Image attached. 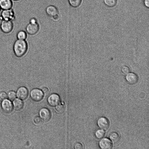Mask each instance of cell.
<instances>
[{"mask_svg":"<svg viewBox=\"0 0 149 149\" xmlns=\"http://www.w3.org/2000/svg\"><path fill=\"white\" fill-rule=\"evenodd\" d=\"M45 12L47 15L51 18L59 13L57 8L53 5L48 6L46 8Z\"/></svg>","mask_w":149,"mask_h":149,"instance_id":"9","label":"cell"},{"mask_svg":"<svg viewBox=\"0 0 149 149\" xmlns=\"http://www.w3.org/2000/svg\"><path fill=\"white\" fill-rule=\"evenodd\" d=\"M56 111L59 113H62L65 110V107L63 105L59 104L56 105Z\"/></svg>","mask_w":149,"mask_h":149,"instance_id":"21","label":"cell"},{"mask_svg":"<svg viewBox=\"0 0 149 149\" xmlns=\"http://www.w3.org/2000/svg\"><path fill=\"white\" fill-rule=\"evenodd\" d=\"M60 18V15L59 13L52 18L51 19L54 21H57Z\"/></svg>","mask_w":149,"mask_h":149,"instance_id":"27","label":"cell"},{"mask_svg":"<svg viewBox=\"0 0 149 149\" xmlns=\"http://www.w3.org/2000/svg\"><path fill=\"white\" fill-rule=\"evenodd\" d=\"M144 3L146 6L149 7V0H145Z\"/></svg>","mask_w":149,"mask_h":149,"instance_id":"30","label":"cell"},{"mask_svg":"<svg viewBox=\"0 0 149 149\" xmlns=\"http://www.w3.org/2000/svg\"><path fill=\"white\" fill-rule=\"evenodd\" d=\"M109 138L114 143L118 142L120 139L119 134L116 132H113L111 134Z\"/></svg>","mask_w":149,"mask_h":149,"instance_id":"17","label":"cell"},{"mask_svg":"<svg viewBox=\"0 0 149 149\" xmlns=\"http://www.w3.org/2000/svg\"><path fill=\"white\" fill-rule=\"evenodd\" d=\"M1 10V8L0 7V11Z\"/></svg>","mask_w":149,"mask_h":149,"instance_id":"33","label":"cell"},{"mask_svg":"<svg viewBox=\"0 0 149 149\" xmlns=\"http://www.w3.org/2000/svg\"><path fill=\"white\" fill-rule=\"evenodd\" d=\"M97 123L98 126L100 128L104 130L108 129L109 126L108 120L104 117L100 118L97 120Z\"/></svg>","mask_w":149,"mask_h":149,"instance_id":"10","label":"cell"},{"mask_svg":"<svg viewBox=\"0 0 149 149\" xmlns=\"http://www.w3.org/2000/svg\"><path fill=\"white\" fill-rule=\"evenodd\" d=\"M15 109L17 110H21L23 107L24 104L22 101L18 99H15L13 102Z\"/></svg>","mask_w":149,"mask_h":149,"instance_id":"15","label":"cell"},{"mask_svg":"<svg viewBox=\"0 0 149 149\" xmlns=\"http://www.w3.org/2000/svg\"><path fill=\"white\" fill-rule=\"evenodd\" d=\"M70 5L72 7L77 8L81 4L82 0H68Z\"/></svg>","mask_w":149,"mask_h":149,"instance_id":"18","label":"cell"},{"mask_svg":"<svg viewBox=\"0 0 149 149\" xmlns=\"http://www.w3.org/2000/svg\"><path fill=\"white\" fill-rule=\"evenodd\" d=\"M1 31L5 33H10L13 28V21L10 20H3L0 24Z\"/></svg>","mask_w":149,"mask_h":149,"instance_id":"2","label":"cell"},{"mask_svg":"<svg viewBox=\"0 0 149 149\" xmlns=\"http://www.w3.org/2000/svg\"><path fill=\"white\" fill-rule=\"evenodd\" d=\"M126 80L128 83L133 84L137 83L138 80V77L135 73L132 72L129 73L126 75Z\"/></svg>","mask_w":149,"mask_h":149,"instance_id":"13","label":"cell"},{"mask_svg":"<svg viewBox=\"0 0 149 149\" xmlns=\"http://www.w3.org/2000/svg\"><path fill=\"white\" fill-rule=\"evenodd\" d=\"M3 18L1 15H0V24L3 20Z\"/></svg>","mask_w":149,"mask_h":149,"instance_id":"31","label":"cell"},{"mask_svg":"<svg viewBox=\"0 0 149 149\" xmlns=\"http://www.w3.org/2000/svg\"><path fill=\"white\" fill-rule=\"evenodd\" d=\"M37 19L34 17H32L29 20V23L32 24H34L37 23Z\"/></svg>","mask_w":149,"mask_h":149,"instance_id":"28","label":"cell"},{"mask_svg":"<svg viewBox=\"0 0 149 149\" xmlns=\"http://www.w3.org/2000/svg\"><path fill=\"white\" fill-rule=\"evenodd\" d=\"M39 113L41 118L45 122L48 121L51 118V113L49 110L47 108L41 109Z\"/></svg>","mask_w":149,"mask_h":149,"instance_id":"7","label":"cell"},{"mask_svg":"<svg viewBox=\"0 0 149 149\" xmlns=\"http://www.w3.org/2000/svg\"><path fill=\"white\" fill-rule=\"evenodd\" d=\"M28 49V45L25 40L17 39L14 42L13 46V52L17 57L24 56L26 53Z\"/></svg>","mask_w":149,"mask_h":149,"instance_id":"1","label":"cell"},{"mask_svg":"<svg viewBox=\"0 0 149 149\" xmlns=\"http://www.w3.org/2000/svg\"><path fill=\"white\" fill-rule=\"evenodd\" d=\"M105 132L102 130H98L95 132V135L96 137L99 139L103 138L105 135Z\"/></svg>","mask_w":149,"mask_h":149,"instance_id":"19","label":"cell"},{"mask_svg":"<svg viewBox=\"0 0 149 149\" xmlns=\"http://www.w3.org/2000/svg\"><path fill=\"white\" fill-rule=\"evenodd\" d=\"M99 145L100 147L102 149H110L112 147L111 141L107 138L102 139L99 142Z\"/></svg>","mask_w":149,"mask_h":149,"instance_id":"12","label":"cell"},{"mask_svg":"<svg viewBox=\"0 0 149 149\" xmlns=\"http://www.w3.org/2000/svg\"><path fill=\"white\" fill-rule=\"evenodd\" d=\"M1 15L3 20L13 21L15 19V13L12 8L2 10Z\"/></svg>","mask_w":149,"mask_h":149,"instance_id":"3","label":"cell"},{"mask_svg":"<svg viewBox=\"0 0 149 149\" xmlns=\"http://www.w3.org/2000/svg\"><path fill=\"white\" fill-rule=\"evenodd\" d=\"M30 95L33 100L36 102L41 100L43 98L44 94L42 91L38 88H34L31 91Z\"/></svg>","mask_w":149,"mask_h":149,"instance_id":"4","label":"cell"},{"mask_svg":"<svg viewBox=\"0 0 149 149\" xmlns=\"http://www.w3.org/2000/svg\"><path fill=\"white\" fill-rule=\"evenodd\" d=\"M42 91L44 93H46L48 92L49 90L46 87H44L42 88Z\"/></svg>","mask_w":149,"mask_h":149,"instance_id":"29","label":"cell"},{"mask_svg":"<svg viewBox=\"0 0 149 149\" xmlns=\"http://www.w3.org/2000/svg\"><path fill=\"white\" fill-rule=\"evenodd\" d=\"M47 101L49 104L52 107H54L58 104L60 101L59 96L56 94H52L48 97Z\"/></svg>","mask_w":149,"mask_h":149,"instance_id":"6","label":"cell"},{"mask_svg":"<svg viewBox=\"0 0 149 149\" xmlns=\"http://www.w3.org/2000/svg\"><path fill=\"white\" fill-rule=\"evenodd\" d=\"M34 122L35 124L38 125H41L42 121L41 118L39 117H36L34 119Z\"/></svg>","mask_w":149,"mask_h":149,"instance_id":"24","label":"cell"},{"mask_svg":"<svg viewBox=\"0 0 149 149\" xmlns=\"http://www.w3.org/2000/svg\"><path fill=\"white\" fill-rule=\"evenodd\" d=\"M16 37L17 39L25 40L27 37L26 32L24 30H20L17 32Z\"/></svg>","mask_w":149,"mask_h":149,"instance_id":"16","label":"cell"},{"mask_svg":"<svg viewBox=\"0 0 149 149\" xmlns=\"http://www.w3.org/2000/svg\"><path fill=\"white\" fill-rule=\"evenodd\" d=\"M26 32L29 34L33 35L36 34L39 29V25L38 23L34 24L29 23L25 28Z\"/></svg>","mask_w":149,"mask_h":149,"instance_id":"5","label":"cell"},{"mask_svg":"<svg viewBox=\"0 0 149 149\" xmlns=\"http://www.w3.org/2000/svg\"><path fill=\"white\" fill-rule=\"evenodd\" d=\"M28 95V91L26 88L24 86L19 87L17 91V95L19 99L22 100L26 99Z\"/></svg>","mask_w":149,"mask_h":149,"instance_id":"11","label":"cell"},{"mask_svg":"<svg viewBox=\"0 0 149 149\" xmlns=\"http://www.w3.org/2000/svg\"><path fill=\"white\" fill-rule=\"evenodd\" d=\"M1 107L3 110L6 113L11 112L13 110V105L9 100L5 99L2 101Z\"/></svg>","mask_w":149,"mask_h":149,"instance_id":"8","label":"cell"},{"mask_svg":"<svg viewBox=\"0 0 149 149\" xmlns=\"http://www.w3.org/2000/svg\"><path fill=\"white\" fill-rule=\"evenodd\" d=\"M74 148L75 149H82L83 148V147L81 143L77 142L75 144Z\"/></svg>","mask_w":149,"mask_h":149,"instance_id":"25","label":"cell"},{"mask_svg":"<svg viewBox=\"0 0 149 149\" xmlns=\"http://www.w3.org/2000/svg\"><path fill=\"white\" fill-rule=\"evenodd\" d=\"M8 97L10 100H14L16 97L15 93L13 91H10L8 93Z\"/></svg>","mask_w":149,"mask_h":149,"instance_id":"23","label":"cell"},{"mask_svg":"<svg viewBox=\"0 0 149 149\" xmlns=\"http://www.w3.org/2000/svg\"><path fill=\"white\" fill-rule=\"evenodd\" d=\"M13 6L12 0H0V7L2 10L11 9Z\"/></svg>","mask_w":149,"mask_h":149,"instance_id":"14","label":"cell"},{"mask_svg":"<svg viewBox=\"0 0 149 149\" xmlns=\"http://www.w3.org/2000/svg\"><path fill=\"white\" fill-rule=\"evenodd\" d=\"M13 0L15 1H18L20 0Z\"/></svg>","mask_w":149,"mask_h":149,"instance_id":"32","label":"cell"},{"mask_svg":"<svg viewBox=\"0 0 149 149\" xmlns=\"http://www.w3.org/2000/svg\"><path fill=\"white\" fill-rule=\"evenodd\" d=\"M121 71L124 75H127L130 72V70L128 67L126 66H124L121 68Z\"/></svg>","mask_w":149,"mask_h":149,"instance_id":"22","label":"cell"},{"mask_svg":"<svg viewBox=\"0 0 149 149\" xmlns=\"http://www.w3.org/2000/svg\"><path fill=\"white\" fill-rule=\"evenodd\" d=\"M0 97L2 99H6L7 97V95L5 92H2L0 93Z\"/></svg>","mask_w":149,"mask_h":149,"instance_id":"26","label":"cell"},{"mask_svg":"<svg viewBox=\"0 0 149 149\" xmlns=\"http://www.w3.org/2000/svg\"><path fill=\"white\" fill-rule=\"evenodd\" d=\"M104 2L108 6L112 7L116 5L117 1L116 0H104Z\"/></svg>","mask_w":149,"mask_h":149,"instance_id":"20","label":"cell"}]
</instances>
